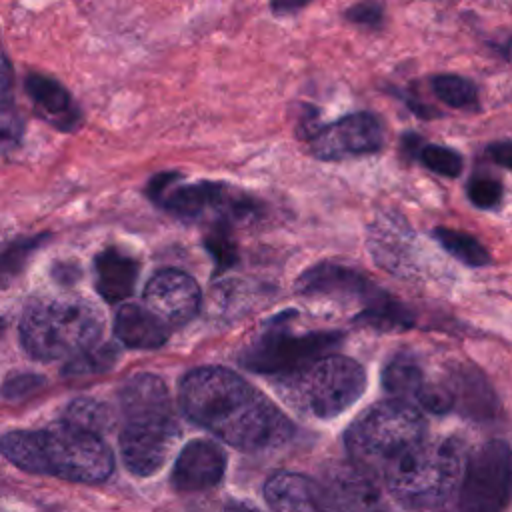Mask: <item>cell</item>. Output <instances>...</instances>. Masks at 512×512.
Instances as JSON below:
<instances>
[{
    "label": "cell",
    "mask_w": 512,
    "mask_h": 512,
    "mask_svg": "<svg viewBox=\"0 0 512 512\" xmlns=\"http://www.w3.org/2000/svg\"><path fill=\"white\" fill-rule=\"evenodd\" d=\"M466 192L474 206L488 210V208H496L500 204L504 188H502L500 180L490 178L486 174H482V176L476 174L474 178H470Z\"/></svg>",
    "instance_id": "obj_29"
},
{
    "label": "cell",
    "mask_w": 512,
    "mask_h": 512,
    "mask_svg": "<svg viewBox=\"0 0 512 512\" xmlns=\"http://www.w3.org/2000/svg\"><path fill=\"white\" fill-rule=\"evenodd\" d=\"M320 490L338 512H382V492L372 476L356 464L336 462L324 470Z\"/></svg>",
    "instance_id": "obj_13"
},
{
    "label": "cell",
    "mask_w": 512,
    "mask_h": 512,
    "mask_svg": "<svg viewBox=\"0 0 512 512\" xmlns=\"http://www.w3.org/2000/svg\"><path fill=\"white\" fill-rule=\"evenodd\" d=\"M434 238L440 242V246L446 252H450L456 260L468 266H484L490 260L486 248L466 232L452 230V228H436Z\"/></svg>",
    "instance_id": "obj_24"
},
{
    "label": "cell",
    "mask_w": 512,
    "mask_h": 512,
    "mask_svg": "<svg viewBox=\"0 0 512 512\" xmlns=\"http://www.w3.org/2000/svg\"><path fill=\"white\" fill-rule=\"evenodd\" d=\"M94 270L96 290L106 302L126 300L134 292L138 280V262L132 256L116 248H108L96 256Z\"/></svg>",
    "instance_id": "obj_19"
},
{
    "label": "cell",
    "mask_w": 512,
    "mask_h": 512,
    "mask_svg": "<svg viewBox=\"0 0 512 512\" xmlns=\"http://www.w3.org/2000/svg\"><path fill=\"white\" fill-rule=\"evenodd\" d=\"M312 0H270V10L278 16L286 14H296L302 8H306Z\"/></svg>",
    "instance_id": "obj_34"
},
{
    "label": "cell",
    "mask_w": 512,
    "mask_h": 512,
    "mask_svg": "<svg viewBox=\"0 0 512 512\" xmlns=\"http://www.w3.org/2000/svg\"><path fill=\"white\" fill-rule=\"evenodd\" d=\"M180 404L190 420L244 452L270 450L292 436V424L266 396L220 366L188 372L180 382Z\"/></svg>",
    "instance_id": "obj_1"
},
{
    "label": "cell",
    "mask_w": 512,
    "mask_h": 512,
    "mask_svg": "<svg viewBox=\"0 0 512 512\" xmlns=\"http://www.w3.org/2000/svg\"><path fill=\"white\" fill-rule=\"evenodd\" d=\"M222 512H262V510H258V508L246 504V502H228L222 508Z\"/></svg>",
    "instance_id": "obj_35"
},
{
    "label": "cell",
    "mask_w": 512,
    "mask_h": 512,
    "mask_svg": "<svg viewBox=\"0 0 512 512\" xmlns=\"http://www.w3.org/2000/svg\"><path fill=\"white\" fill-rule=\"evenodd\" d=\"M114 334L130 348H160L168 338V326L146 306L124 304L116 312Z\"/></svg>",
    "instance_id": "obj_18"
},
{
    "label": "cell",
    "mask_w": 512,
    "mask_h": 512,
    "mask_svg": "<svg viewBox=\"0 0 512 512\" xmlns=\"http://www.w3.org/2000/svg\"><path fill=\"white\" fill-rule=\"evenodd\" d=\"M176 184V182H174ZM170 184L156 200L162 208L178 218L198 220L206 214H218L220 222L242 220L256 214V202L222 182H194V184Z\"/></svg>",
    "instance_id": "obj_10"
},
{
    "label": "cell",
    "mask_w": 512,
    "mask_h": 512,
    "mask_svg": "<svg viewBox=\"0 0 512 512\" xmlns=\"http://www.w3.org/2000/svg\"><path fill=\"white\" fill-rule=\"evenodd\" d=\"M42 240L44 236H32L0 244V288H6L24 270L28 258Z\"/></svg>",
    "instance_id": "obj_25"
},
{
    "label": "cell",
    "mask_w": 512,
    "mask_h": 512,
    "mask_svg": "<svg viewBox=\"0 0 512 512\" xmlns=\"http://www.w3.org/2000/svg\"><path fill=\"white\" fill-rule=\"evenodd\" d=\"M432 92L450 108L478 110V86L458 74H436L430 78Z\"/></svg>",
    "instance_id": "obj_23"
},
{
    "label": "cell",
    "mask_w": 512,
    "mask_h": 512,
    "mask_svg": "<svg viewBox=\"0 0 512 512\" xmlns=\"http://www.w3.org/2000/svg\"><path fill=\"white\" fill-rule=\"evenodd\" d=\"M458 512H502L510 494V448L492 440L464 464Z\"/></svg>",
    "instance_id": "obj_9"
},
{
    "label": "cell",
    "mask_w": 512,
    "mask_h": 512,
    "mask_svg": "<svg viewBox=\"0 0 512 512\" xmlns=\"http://www.w3.org/2000/svg\"><path fill=\"white\" fill-rule=\"evenodd\" d=\"M2 332H4V320L0 318V336H2Z\"/></svg>",
    "instance_id": "obj_36"
},
{
    "label": "cell",
    "mask_w": 512,
    "mask_h": 512,
    "mask_svg": "<svg viewBox=\"0 0 512 512\" xmlns=\"http://www.w3.org/2000/svg\"><path fill=\"white\" fill-rule=\"evenodd\" d=\"M176 180H180V174L178 172H160L156 174L150 182H148V188H146V194L148 198H152L154 202L164 194V190L174 184Z\"/></svg>",
    "instance_id": "obj_32"
},
{
    "label": "cell",
    "mask_w": 512,
    "mask_h": 512,
    "mask_svg": "<svg viewBox=\"0 0 512 512\" xmlns=\"http://www.w3.org/2000/svg\"><path fill=\"white\" fill-rule=\"evenodd\" d=\"M114 420L112 408L94 398H76L64 410V426L94 436L106 434L114 426Z\"/></svg>",
    "instance_id": "obj_21"
},
{
    "label": "cell",
    "mask_w": 512,
    "mask_h": 512,
    "mask_svg": "<svg viewBox=\"0 0 512 512\" xmlns=\"http://www.w3.org/2000/svg\"><path fill=\"white\" fill-rule=\"evenodd\" d=\"M336 332L294 334L286 328H274L254 340L240 356V362L260 374H286L306 362L328 354L338 342Z\"/></svg>",
    "instance_id": "obj_8"
},
{
    "label": "cell",
    "mask_w": 512,
    "mask_h": 512,
    "mask_svg": "<svg viewBox=\"0 0 512 512\" xmlns=\"http://www.w3.org/2000/svg\"><path fill=\"white\" fill-rule=\"evenodd\" d=\"M426 382V374L414 356H396L382 372V384L394 400H402L414 406L420 388Z\"/></svg>",
    "instance_id": "obj_20"
},
{
    "label": "cell",
    "mask_w": 512,
    "mask_h": 512,
    "mask_svg": "<svg viewBox=\"0 0 512 512\" xmlns=\"http://www.w3.org/2000/svg\"><path fill=\"white\" fill-rule=\"evenodd\" d=\"M44 384V380L38 376V374H18V376H12L8 378L2 388H0V394L8 400H18V398H24L26 394L34 392L36 388H40Z\"/></svg>",
    "instance_id": "obj_31"
},
{
    "label": "cell",
    "mask_w": 512,
    "mask_h": 512,
    "mask_svg": "<svg viewBox=\"0 0 512 512\" xmlns=\"http://www.w3.org/2000/svg\"><path fill=\"white\" fill-rule=\"evenodd\" d=\"M296 288L304 296L360 298L364 302H370L380 294L368 278L340 264H318L310 268L300 276Z\"/></svg>",
    "instance_id": "obj_15"
},
{
    "label": "cell",
    "mask_w": 512,
    "mask_h": 512,
    "mask_svg": "<svg viewBox=\"0 0 512 512\" xmlns=\"http://www.w3.org/2000/svg\"><path fill=\"white\" fill-rule=\"evenodd\" d=\"M22 136V122L14 104L12 72L0 50V152L18 146Z\"/></svg>",
    "instance_id": "obj_22"
},
{
    "label": "cell",
    "mask_w": 512,
    "mask_h": 512,
    "mask_svg": "<svg viewBox=\"0 0 512 512\" xmlns=\"http://www.w3.org/2000/svg\"><path fill=\"white\" fill-rule=\"evenodd\" d=\"M382 512H384V510H382Z\"/></svg>",
    "instance_id": "obj_37"
},
{
    "label": "cell",
    "mask_w": 512,
    "mask_h": 512,
    "mask_svg": "<svg viewBox=\"0 0 512 512\" xmlns=\"http://www.w3.org/2000/svg\"><path fill=\"white\" fill-rule=\"evenodd\" d=\"M204 244H206V250L214 256V260L218 262L220 268H228V266L234 264L238 252H236L234 240L230 238L226 222H216V226L206 236Z\"/></svg>",
    "instance_id": "obj_28"
},
{
    "label": "cell",
    "mask_w": 512,
    "mask_h": 512,
    "mask_svg": "<svg viewBox=\"0 0 512 512\" xmlns=\"http://www.w3.org/2000/svg\"><path fill=\"white\" fill-rule=\"evenodd\" d=\"M418 154H420V162L436 174H442L448 178H456L462 174L464 160L456 150H452L448 146L426 144V146H420Z\"/></svg>",
    "instance_id": "obj_26"
},
{
    "label": "cell",
    "mask_w": 512,
    "mask_h": 512,
    "mask_svg": "<svg viewBox=\"0 0 512 512\" xmlns=\"http://www.w3.org/2000/svg\"><path fill=\"white\" fill-rule=\"evenodd\" d=\"M464 470L456 438L426 434L404 450L378 476L388 494L406 510L424 512L442 506L456 490Z\"/></svg>",
    "instance_id": "obj_4"
},
{
    "label": "cell",
    "mask_w": 512,
    "mask_h": 512,
    "mask_svg": "<svg viewBox=\"0 0 512 512\" xmlns=\"http://www.w3.org/2000/svg\"><path fill=\"white\" fill-rule=\"evenodd\" d=\"M144 304L166 326H182L200 308V288L192 276L180 270H160L144 288Z\"/></svg>",
    "instance_id": "obj_12"
},
{
    "label": "cell",
    "mask_w": 512,
    "mask_h": 512,
    "mask_svg": "<svg viewBox=\"0 0 512 512\" xmlns=\"http://www.w3.org/2000/svg\"><path fill=\"white\" fill-rule=\"evenodd\" d=\"M2 456L14 466L52 474L70 482H104L114 468L110 448L100 436L68 426L54 430H14L0 438Z\"/></svg>",
    "instance_id": "obj_2"
},
{
    "label": "cell",
    "mask_w": 512,
    "mask_h": 512,
    "mask_svg": "<svg viewBox=\"0 0 512 512\" xmlns=\"http://www.w3.org/2000/svg\"><path fill=\"white\" fill-rule=\"evenodd\" d=\"M264 498L272 512H328L320 486L294 472H278L266 480Z\"/></svg>",
    "instance_id": "obj_16"
},
{
    "label": "cell",
    "mask_w": 512,
    "mask_h": 512,
    "mask_svg": "<svg viewBox=\"0 0 512 512\" xmlns=\"http://www.w3.org/2000/svg\"><path fill=\"white\" fill-rule=\"evenodd\" d=\"M102 328V314L92 302L80 296L42 298L26 308L20 340L30 356L48 362L94 346Z\"/></svg>",
    "instance_id": "obj_5"
},
{
    "label": "cell",
    "mask_w": 512,
    "mask_h": 512,
    "mask_svg": "<svg viewBox=\"0 0 512 512\" xmlns=\"http://www.w3.org/2000/svg\"><path fill=\"white\" fill-rule=\"evenodd\" d=\"M488 156H490L492 162L500 164L502 168H508L510 160H512V144L508 140L494 142V144L488 146Z\"/></svg>",
    "instance_id": "obj_33"
},
{
    "label": "cell",
    "mask_w": 512,
    "mask_h": 512,
    "mask_svg": "<svg viewBox=\"0 0 512 512\" xmlns=\"http://www.w3.org/2000/svg\"><path fill=\"white\" fill-rule=\"evenodd\" d=\"M26 92L38 114L52 126L70 130L78 124L80 112L74 106L70 92L58 80L42 74H30L26 78Z\"/></svg>",
    "instance_id": "obj_17"
},
{
    "label": "cell",
    "mask_w": 512,
    "mask_h": 512,
    "mask_svg": "<svg viewBox=\"0 0 512 512\" xmlns=\"http://www.w3.org/2000/svg\"><path fill=\"white\" fill-rule=\"evenodd\" d=\"M426 434L428 426L420 410L392 398L374 406L350 426L346 446L352 464L378 482L380 472Z\"/></svg>",
    "instance_id": "obj_7"
},
{
    "label": "cell",
    "mask_w": 512,
    "mask_h": 512,
    "mask_svg": "<svg viewBox=\"0 0 512 512\" xmlns=\"http://www.w3.org/2000/svg\"><path fill=\"white\" fill-rule=\"evenodd\" d=\"M344 18L360 26L380 28L384 20V6L378 0H360L344 12Z\"/></svg>",
    "instance_id": "obj_30"
},
{
    "label": "cell",
    "mask_w": 512,
    "mask_h": 512,
    "mask_svg": "<svg viewBox=\"0 0 512 512\" xmlns=\"http://www.w3.org/2000/svg\"><path fill=\"white\" fill-rule=\"evenodd\" d=\"M116 358V350L110 346H90L82 352H78L76 356L70 358V362L64 368V374H92V372H102L106 368H110L114 364Z\"/></svg>",
    "instance_id": "obj_27"
},
{
    "label": "cell",
    "mask_w": 512,
    "mask_h": 512,
    "mask_svg": "<svg viewBox=\"0 0 512 512\" xmlns=\"http://www.w3.org/2000/svg\"><path fill=\"white\" fill-rule=\"evenodd\" d=\"M120 406L124 464L138 476H150L166 462L180 434L168 388L156 374H136L124 384Z\"/></svg>",
    "instance_id": "obj_3"
},
{
    "label": "cell",
    "mask_w": 512,
    "mask_h": 512,
    "mask_svg": "<svg viewBox=\"0 0 512 512\" xmlns=\"http://www.w3.org/2000/svg\"><path fill=\"white\" fill-rule=\"evenodd\" d=\"M308 142L312 154L320 160L366 156L382 150L384 128L376 114L360 110L346 114L332 124L318 126Z\"/></svg>",
    "instance_id": "obj_11"
},
{
    "label": "cell",
    "mask_w": 512,
    "mask_h": 512,
    "mask_svg": "<svg viewBox=\"0 0 512 512\" xmlns=\"http://www.w3.org/2000/svg\"><path fill=\"white\" fill-rule=\"evenodd\" d=\"M366 388L364 368L346 356L324 354L280 374L276 390L296 412L328 420L350 408Z\"/></svg>",
    "instance_id": "obj_6"
},
{
    "label": "cell",
    "mask_w": 512,
    "mask_h": 512,
    "mask_svg": "<svg viewBox=\"0 0 512 512\" xmlns=\"http://www.w3.org/2000/svg\"><path fill=\"white\" fill-rule=\"evenodd\" d=\"M226 470V454L210 440L188 442L176 458L170 482L180 492H200L216 486Z\"/></svg>",
    "instance_id": "obj_14"
}]
</instances>
